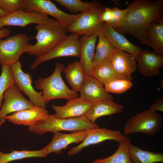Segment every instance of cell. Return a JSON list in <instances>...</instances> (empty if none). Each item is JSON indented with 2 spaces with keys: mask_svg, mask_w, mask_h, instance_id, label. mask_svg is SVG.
Wrapping results in <instances>:
<instances>
[{
  "mask_svg": "<svg viewBox=\"0 0 163 163\" xmlns=\"http://www.w3.org/2000/svg\"><path fill=\"white\" fill-rule=\"evenodd\" d=\"M8 13V12L2 10L0 8V17L5 15Z\"/></svg>",
  "mask_w": 163,
  "mask_h": 163,
  "instance_id": "74e56055",
  "label": "cell"
},
{
  "mask_svg": "<svg viewBox=\"0 0 163 163\" xmlns=\"http://www.w3.org/2000/svg\"><path fill=\"white\" fill-rule=\"evenodd\" d=\"M11 32L10 29L6 28H3L0 30V40L8 37Z\"/></svg>",
  "mask_w": 163,
  "mask_h": 163,
  "instance_id": "8d00e7d4",
  "label": "cell"
},
{
  "mask_svg": "<svg viewBox=\"0 0 163 163\" xmlns=\"http://www.w3.org/2000/svg\"><path fill=\"white\" fill-rule=\"evenodd\" d=\"M124 136L119 130H110L105 127L87 129L86 136L82 142L70 149L68 154L69 155L76 154L84 148L106 140H113L119 142Z\"/></svg>",
  "mask_w": 163,
  "mask_h": 163,
  "instance_id": "8fae6325",
  "label": "cell"
},
{
  "mask_svg": "<svg viewBox=\"0 0 163 163\" xmlns=\"http://www.w3.org/2000/svg\"><path fill=\"white\" fill-rule=\"evenodd\" d=\"M129 152L132 163H155L163 162L162 153L143 150L132 144L129 147Z\"/></svg>",
  "mask_w": 163,
  "mask_h": 163,
  "instance_id": "83f0119b",
  "label": "cell"
},
{
  "mask_svg": "<svg viewBox=\"0 0 163 163\" xmlns=\"http://www.w3.org/2000/svg\"><path fill=\"white\" fill-rule=\"evenodd\" d=\"M37 34V42L29 44L26 53L37 57L48 53L67 36V30L57 21L49 19L46 22L35 26Z\"/></svg>",
  "mask_w": 163,
  "mask_h": 163,
  "instance_id": "7a4b0ae2",
  "label": "cell"
},
{
  "mask_svg": "<svg viewBox=\"0 0 163 163\" xmlns=\"http://www.w3.org/2000/svg\"><path fill=\"white\" fill-rule=\"evenodd\" d=\"M132 85V82L130 80L119 79L106 84L104 85V88L107 92L120 94L129 90Z\"/></svg>",
  "mask_w": 163,
  "mask_h": 163,
  "instance_id": "1f68e13d",
  "label": "cell"
},
{
  "mask_svg": "<svg viewBox=\"0 0 163 163\" xmlns=\"http://www.w3.org/2000/svg\"><path fill=\"white\" fill-rule=\"evenodd\" d=\"M5 119L3 118L0 121V127L5 122Z\"/></svg>",
  "mask_w": 163,
  "mask_h": 163,
  "instance_id": "f35d334b",
  "label": "cell"
},
{
  "mask_svg": "<svg viewBox=\"0 0 163 163\" xmlns=\"http://www.w3.org/2000/svg\"><path fill=\"white\" fill-rule=\"evenodd\" d=\"M80 56V37L73 34L67 35L51 51L46 54L37 57L30 66V69H35L41 63L56 58Z\"/></svg>",
  "mask_w": 163,
  "mask_h": 163,
  "instance_id": "9c48e42d",
  "label": "cell"
},
{
  "mask_svg": "<svg viewBox=\"0 0 163 163\" xmlns=\"http://www.w3.org/2000/svg\"><path fill=\"white\" fill-rule=\"evenodd\" d=\"M0 75V109L2 105L3 95L5 91L15 84L10 65H2Z\"/></svg>",
  "mask_w": 163,
  "mask_h": 163,
  "instance_id": "4dcf8cb0",
  "label": "cell"
},
{
  "mask_svg": "<svg viewBox=\"0 0 163 163\" xmlns=\"http://www.w3.org/2000/svg\"><path fill=\"white\" fill-rule=\"evenodd\" d=\"M49 115L45 108L35 106L5 117L3 118L16 125L31 126Z\"/></svg>",
  "mask_w": 163,
  "mask_h": 163,
  "instance_id": "ac0fdd59",
  "label": "cell"
},
{
  "mask_svg": "<svg viewBox=\"0 0 163 163\" xmlns=\"http://www.w3.org/2000/svg\"><path fill=\"white\" fill-rule=\"evenodd\" d=\"M97 37L96 50L92 62V71L105 59L110 58L115 49L104 34L102 28L98 32Z\"/></svg>",
  "mask_w": 163,
  "mask_h": 163,
  "instance_id": "603a6c76",
  "label": "cell"
},
{
  "mask_svg": "<svg viewBox=\"0 0 163 163\" xmlns=\"http://www.w3.org/2000/svg\"><path fill=\"white\" fill-rule=\"evenodd\" d=\"M91 76L97 79L103 85L116 80L127 79L120 76L116 72L112 66L110 58L105 59L92 71Z\"/></svg>",
  "mask_w": 163,
  "mask_h": 163,
  "instance_id": "d4e9b609",
  "label": "cell"
},
{
  "mask_svg": "<svg viewBox=\"0 0 163 163\" xmlns=\"http://www.w3.org/2000/svg\"><path fill=\"white\" fill-rule=\"evenodd\" d=\"M87 130L75 131L70 134L59 132H54L51 142L43 149L47 155L52 152L59 154L62 149H66L70 144L82 142L86 136Z\"/></svg>",
  "mask_w": 163,
  "mask_h": 163,
  "instance_id": "9a60e30c",
  "label": "cell"
},
{
  "mask_svg": "<svg viewBox=\"0 0 163 163\" xmlns=\"http://www.w3.org/2000/svg\"><path fill=\"white\" fill-rule=\"evenodd\" d=\"M23 0H0V8L9 13L21 10Z\"/></svg>",
  "mask_w": 163,
  "mask_h": 163,
  "instance_id": "836d02e7",
  "label": "cell"
},
{
  "mask_svg": "<svg viewBox=\"0 0 163 163\" xmlns=\"http://www.w3.org/2000/svg\"><path fill=\"white\" fill-rule=\"evenodd\" d=\"M123 107V105L116 103L112 99L102 100L94 102L85 116L91 122L95 124L99 117L121 113Z\"/></svg>",
  "mask_w": 163,
  "mask_h": 163,
  "instance_id": "7402d4cb",
  "label": "cell"
},
{
  "mask_svg": "<svg viewBox=\"0 0 163 163\" xmlns=\"http://www.w3.org/2000/svg\"><path fill=\"white\" fill-rule=\"evenodd\" d=\"M55 1L60 6L66 8L73 14L78 12L82 13L93 9L100 3L96 1L88 2L80 0H56Z\"/></svg>",
  "mask_w": 163,
  "mask_h": 163,
  "instance_id": "f546056e",
  "label": "cell"
},
{
  "mask_svg": "<svg viewBox=\"0 0 163 163\" xmlns=\"http://www.w3.org/2000/svg\"><path fill=\"white\" fill-rule=\"evenodd\" d=\"M80 97L89 101L94 103L105 99H113L107 92L103 85L93 77H85L80 91Z\"/></svg>",
  "mask_w": 163,
  "mask_h": 163,
  "instance_id": "d6986e66",
  "label": "cell"
},
{
  "mask_svg": "<svg viewBox=\"0 0 163 163\" xmlns=\"http://www.w3.org/2000/svg\"><path fill=\"white\" fill-rule=\"evenodd\" d=\"M102 30L104 34L115 48L128 53L136 58L138 54L142 50L130 42L123 35L107 24L104 23Z\"/></svg>",
  "mask_w": 163,
  "mask_h": 163,
  "instance_id": "44dd1931",
  "label": "cell"
},
{
  "mask_svg": "<svg viewBox=\"0 0 163 163\" xmlns=\"http://www.w3.org/2000/svg\"><path fill=\"white\" fill-rule=\"evenodd\" d=\"M65 68L63 64L57 62L50 76L46 78L39 77L36 81L35 87L42 91V101L45 104H47L53 99L63 98L69 100L78 97L77 92L70 89L62 79L61 72Z\"/></svg>",
  "mask_w": 163,
  "mask_h": 163,
  "instance_id": "3957f363",
  "label": "cell"
},
{
  "mask_svg": "<svg viewBox=\"0 0 163 163\" xmlns=\"http://www.w3.org/2000/svg\"><path fill=\"white\" fill-rule=\"evenodd\" d=\"M49 19L47 15L37 11L29 12L19 10L0 17V30L5 26L24 27L32 24H41L47 22Z\"/></svg>",
  "mask_w": 163,
  "mask_h": 163,
  "instance_id": "7c38bea8",
  "label": "cell"
},
{
  "mask_svg": "<svg viewBox=\"0 0 163 163\" xmlns=\"http://www.w3.org/2000/svg\"><path fill=\"white\" fill-rule=\"evenodd\" d=\"M68 101L64 106L52 105L56 112V114L53 115L55 117L66 119L85 116L94 103L85 100L80 97Z\"/></svg>",
  "mask_w": 163,
  "mask_h": 163,
  "instance_id": "5bb4252c",
  "label": "cell"
},
{
  "mask_svg": "<svg viewBox=\"0 0 163 163\" xmlns=\"http://www.w3.org/2000/svg\"><path fill=\"white\" fill-rule=\"evenodd\" d=\"M127 8L123 25L114 30L122 34H131L142 44L151 48L146 30L152 22L163 18V0H135Z\"/></svg>",
  "mask_w": 163,
  "mask_h": 163,
  "instance_id": "6da1fadb",
  "label": "cell"
},
{
  "mask_svg": "<svg viewBox=\"0 0 163 163\" xmlns=\"http://www.w3.org/2000/svg\"><path fill=\"white\" fill-rule=\"evenodd\" d=\"M105 7L100 3L93 9L79 14L77 18L67 29V31L79 36H89L97 33L104 25L100 16Z\"/></svg>",
  "mask_w": 163,
  "mask_h": 163,
  "instance_id": "8992f818",
  "label": "cell"
},
{
  "mask_svg": "<svg viewBox=\"0 0 163 163\" xmlns=\"http://www.w3.org/2000/svg\"><path fill=\"white\" fill-rule=\"evenodd\" d=\"M162 121L161 115L157 111L150 108L144 110L127 120L124 127V135L136 133L154 135L161 129Z\"/></svg>",
  "mask_w": 163,
  "mask_h": 163,
  "instance_id": "5b68a950",
  "label": "cell"
},
{
  "mask_svg": "<svg viewBox=\"0 0 163 163\" xmlns=\"http://www.w3.org/2000/svg\"><path fill=\"white\" fill-rule=\"evenodd\" d=\"M146 34L154 51L163 55V18L152 22Z\"/></svg>",
  "mask_w": 163,
  "mask_h": 163,
  "instance_id": "cb8c5ba5",
  "label": "cell"
},
{
  "mask_svg": "<svg viewBox=\"0 0 163 163\" xmlns=\"http://www.w3.org/2000/svg\"><path fill=\"white\" fill-rule=\"evenodd\" d=\"M24 33H20L0 40V64L11 66L18 61L26 51L30 39Z\"/></svg>",
  "mask_w": 163,
  "mask_h": 163,
  "instance_id": "52a82bcc",
  "label": "cell"
},
{
  "mask_svg": "<svg viewBox=\"0 0 163 163\" xmlns=\"http://www.w3.org/2000/svg\"><path fill=\"white\" fill-rule=\"evenodd\" d=\"M119 142L118 148L114 153L104 158L95 159L93 163H132L129 152L131 144L130 139L125 136Z\"/></svg>",
  "mask_w": 163,
  "mask_h": 163,
  "instance_id": "484cf974",
  "label": "cell"
},
{
  "mask_svg": "<svg viewBox=\"0 0 163 163\" xmlns=\"http://www.w3.org/2000/svg\"><path fill=\"white\" fill-rule=\"evenodd\" d=\"M3 99L4 101L0 110V121L10 113L36 106L24 97L15 84L5 91Z\"/></svg>",
  "mask_w": 163,
  "mask_h": 163,
  "instance_id": "4fadbf2b",
  "label": "cell"
},
{
  "mask_svg": "<svg viewBox=\"0 0 163 163\" xmlns=\"http://www.w3.org/2000/svg\"><path fill=\"white\" fill-rule=\"evenodd\" d=\"M15 84L20 91L28 97L30 101L35 106L45 108L46 104L42 101V92L36 91L32 85L30 75L22 70L21 63L18 61L10 66Z\"/></svg>",
  "mask_w": 163,
  "mask_h": 163,
  "instance_id": "30bf717a",
  "label": "cell"
},
{
  "mask_svg": "<svg viewBox=\"0 0 163 163\" xmlns=\"http://www.w3.org/2000/svg\"><path fill=\"white\" fill-rule=\"evenodd\" d=\"M110 59L114 69L118 74L127 79H133L131 74L137 67L133 56L115 48Z\"/></svg>",
  "mask_w": 163,
  "mask_h": 163,
  "instance_id": "2e32d148",
  "label": "cell"
},
{
  "mask_svg": "<svg viewBox=\"0 0 163 163\" xmlns=\"http://www.w3.org/2000/svg\"><path fill=\"white\" fill-rule=\"evenodd\" d=\"M151 110L157 111H163V98L158 97L149 108Z\"/></svg>",
  "mask_w": 163,
  "mask_h": 163,
  "instance_id": "d590c367",
  "label": "cell"
},
{
  "mask_svg": "<svg viewBox=\"0 0 163 163\" xmlns=\"http://www.w3.org/2000/svg\"><path fill=\"white\" fill-rule=\"evenodd\" d=\"M21 10L29 12L37 11L51 16L55 18L67 30L79 15V14H69L66 13L48 0H23Z\"/></svg>",
  "mask_w": 163,
  "mask_h": 163,
  "instance_id": "ba28073f",
  "label": "cell"
},
{
  "mask_svg": "<svg viewBox=\"0 0 163 163\" xmlns=\"http://www.w3.org/2000/svg\"><path fill=\"white\" fill-rule=\"evenodd\" d=\"M63 71L72 90L80 92L85 76L79 61H75L69 64Z\"/></svg>",
  "mask_w": 163,
  "mask_h": 163,
  "instance_id": "4316f807",
  "label": "cell"
},
{
  "mask_svg": "<svg viewBox=\"0 0 163 163\" xmlns=\"http://www.w3.org/2000/svg\"><path fill=\"white\" fill-rule=\"evenodd\" d=\"M99 127L98 125L91 122L85 116L59 119L55 117L53 115H49L45 119L28 127V129L30 133L41 135L49 132L53 133L61 131L75 132Z\"/></svg>",
  "mask_w": 163,
  "mask_h": 163,
  "instance_id": "277c9868",
  "label": "cell"
},
{
  "mask_svg": "<svg viewBox=\"0 0 163 163\" xmlns=\"http://www.w3.org/2000/svg\"><path fill=\"white\" fill-rule=\"evenodd\" d=\"M112 18L111 8L105 7L104 11L100 16V20L103 23L109 24L111 21Z\"/></svg>",
  "mask_w": 163,
  "mask_h": 163,
  "instance_id": "e575fe53",
  "label": "cell"
},
{
  "mask_svg": "<svg viewBox=\"0 0 163 163\" xmlns=\"http://www.w3.org/2000/svg\"><path fill=\"white\" fill-rule=\"evenodd\" d=\"M9 153L2 152L0 150V163H8L13 161L23 158L35 157H46L47 156L43 149L36 151L22 150L21 151L12 150Z\"/></svg>",
  "mask_w": 163,
  "mask_h": 163,
  "instance_id": "f1b7e54d",
  "label": "cell"
},
{
  "mask_svg": "<svg viewBox=\"0 0 163 163\" xmlns=\"http://www.w3.org/2000/svg\"><path fill=\"white\" fill-rule=\"evenodd\" d=\"M97 33L89 36L81 35L80 37L79 62L85 75V77L91 76V64L97 38Z\"/></svg>",
  "mask_w": 163,
  "mask_h": 163,
  "instance_id": "ffe728a7",
  "label": "cell"
},
{
  "mask_svg": "<svg viewBox=\"0 0 163 163\" xmlns=\"http://www.w3.org/2000/svg\"><path fill=\"white\" fill-rule=\"evenodd\" d=\"M112 18L110 22L107 24L114 29L121 27L124 22L127 9H120L116 7L111 8Z\"/></svg>",
  "mask_w": 163,
  "mask_h": 163,
  "instance_id": "d6a6232c",
  "label": "cell"
},
{
  "mask_svg": "<svg viewBox=\"0 0 163 163\" xmlns=\"http://www.w3.org/2000/svg\"><path fill=\"white\" fill-rule=\"evenodd\" d=\"M138 68L145 76L159 75L160 69L163 65V55L155 52L142 50L137 56Z\"/></svg>",
  "mask_w": 163,
  "mask_h": 163,
  "instance_id": "e0dca14e",
  "label": "cell"
}]
</instances>
